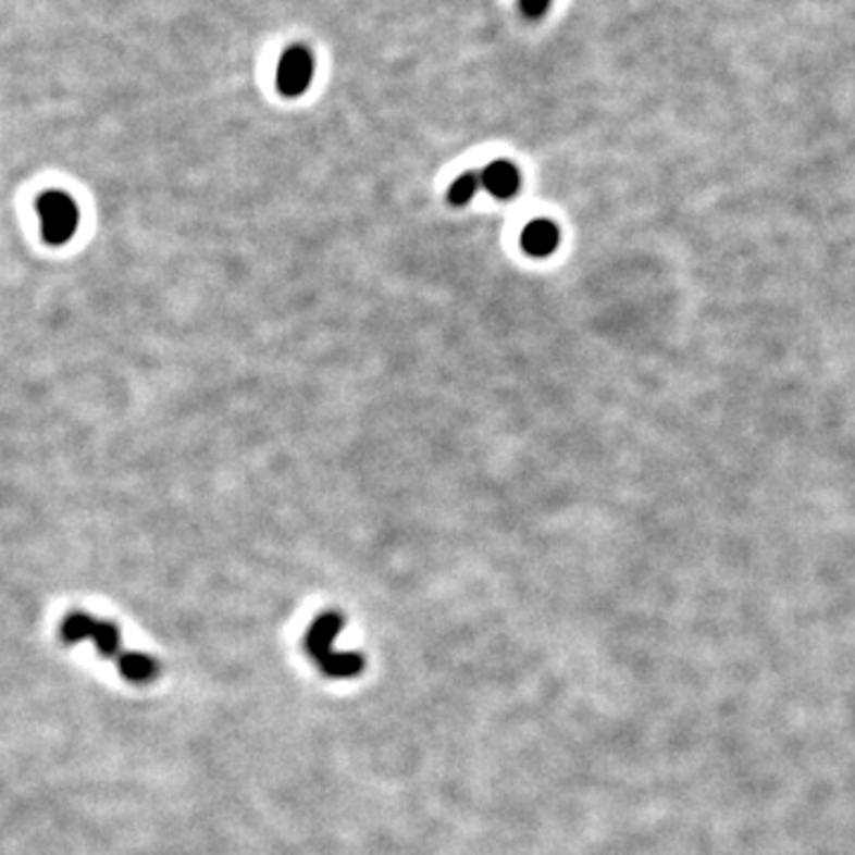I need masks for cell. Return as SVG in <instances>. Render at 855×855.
Masks as SVG:
<instances>
[{
  "instance_id": "3957f363",
  "label": "cell",
  "mask_w": 855,
  "mask_h": 855,
  "mask_svg": "<svg viewBox=\"0 0 855 855\" xmlns=\"http://www.w3.org/2000/svg\"><path fill=\"white\" fill-rule=\"evenodd\" d=\"M314 55L305 46H293L283 53L276 70V86L285 98H297L312 84Z\"/></svg>"
},
{
  "instance_id": "52a82bcc",
  "label": "cell",
  "mask_w": 855,
  "mask_h": 855,
  "mask_svg": "<svg viewBox=\"0 0 855 855\" xmlns=\"http://www.w3.org/2000/svg\"><path fill=\"white\" fill-rule=\"evenodd\" d=\"M90 642L96 644V649L100 656L106 658H120L122 656V632L110 620H98L94 637Z\"/></svg>"
},
{
  "instance_id": "7a4b0ae2",
  "label": "cell",
  "mask_w": 855,
  "mask_h": 855,
  "mask_svg": "<svg viewBox=\"0 0 855 855\" xmlns=\"http://www.w3.org/2000/svg\"><path fill=\"white\" fill-rule=\"evenodd\" d=\"M36 212L41 219V233L46 243L64 245L74 238L79 228V207L62 190H48L36 200Z\"/></svg>"
},
{
  "instance_id": "30bf717a",
  "label": "cell",
  "mask_w": 855,
  "mask_h": 855,
  "mask_svg": "<svg viewBox=\"0 0 855 855\" xmlns=\"http://www.w3.org/2000/svg\"><path fill=\"white\" fill-rule=\"evenodd\" d=\"M552 0H521V8L528 17H542Z\"/></svg>"
},
{
  "instance_id": "6da1fadb",
  "label": "cell",
  "mask_w": 855,
  "mask_h": 855,
  "mask_svg": "<svg viewBox=\"0 0 855 855\" xmlns=\"http://www.w3.org/2000/svg\"><path fill=\"white\" fill-rule=\"evenodd\" d=\"M343 625L345 618L338 611H326L314 620L305 640L307 652L317 658L319 668L331 678H352L364 668V658H359L357 654H335L331 649Z\"/></svg>"
},
{
  "instance_id": "9c48e42d",
  "label": "cell",
  "mask_w": 855,
  "mask_h": 855,
  "mask_svg": "<svg viewBox=\"0 0 855 855\" xmlns=\"http://www.w3.org/2000/svg\"><path fill=\"white\" fill-rule=\"evenodd\" d=\"M481 186H483V181H481V174L478 172H466V174H461L455 184L449 186V193H447V200L455 205V207H463V205H469L473 198H475V193L481 190Z\"/></svg>"
},
{
  "instance_id": "277c9868",
  "label": "cell",
  "mask_w": 855,
  "mask_h": 855,
  "mask_svg": "<svg viewBox=\"0 0 855 855\" xmlns=\"http://www.w3.org/2000/svg\"><path fill=\"white\" fill-rule=\"evenodd\" d=\"M561 245V228L549 219H535L521 233V248L525 255L544 259L552 257Z\"/></svg>"
},
{
  "instance_id": "5b68a950",
  "label": "cell",
  "mask_w": 855,
  "mask_h": 855,
  "mask_svg": "<svg viewBox=\"0 0 855 855\" xmlns=\"http://www.w3.org/2000/svg\"><path fill=\"white\" fill-rule=\"evenodd\" d=\"M483 188L495 196L497 200H511L521 190V172L509 160H495L490 162L481 172Z\"/></svg>"
},
{
  "instance_id": "8992f818",
  "label": "cell",
  "mask_w": 855,
  "mask_h": 855,
  "mask_svg": "<svg viewBox=\"0 0 855 855\" xmlns=\"http://www.w3.org/2000/svg\"><path fill=\"white\" fill-rule=\"evenodd\" d=\"M116 668H120L122 676L134 682V684H148L152 680H158L160 676V664L154 658L146 656V654H122L116 658Z\"/></svg>"
},
{
  "instance_id": "ba28073f",
  "label": "cell",
  "mask_w": 855,
  "mask_h": 855,
  "mask_svg": "<svg viewBox=\"0 0 855 855\" xmlns=\"http://www.w3.org/2000/svg\"><path fill=\"white\" fill-rule=\"evenodd\" d=\"M98 620L94 616H88L84 611H72L67 618L62 620V640L67 644H79L84 640L94 637V630H96Z\"/></svg>"
}]
</instances>
